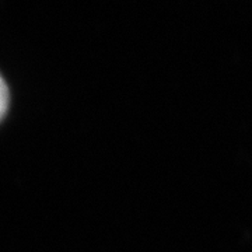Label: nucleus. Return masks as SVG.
I'll use <instances>...</instances> for the list:
<instances>
[{"label": "nucleus", "mask_w": 252, "mask_h": 252, "mask_svg": "<svg viewBox=\"0 0 252 252\" xmlns=\"http://www.w3.org/2000/svg\"><path fill=\"white\" fill-rule=\"evenodd\" d=\"M7 104H9V93H7L6 83L0 76V119L3 118L6 109H7Z\"/></svg>", "instance_id": "f257e3e1"}]
</instances>
